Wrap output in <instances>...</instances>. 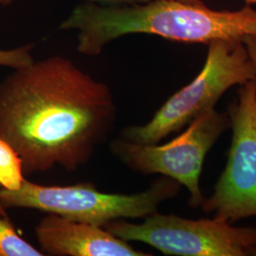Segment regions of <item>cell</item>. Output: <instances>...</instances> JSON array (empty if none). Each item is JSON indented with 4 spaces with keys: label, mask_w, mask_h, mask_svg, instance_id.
Segmentation results:
<instances>
[{
    "label": "cell",
    "mask_w": 256,
    "mask_h": 256,
    "mask_svg": "<svg viewBox=\"0 0 256 256\" xmlns=\"http://www.w3.org/2000/svg\"><path fill=\"white\" fill-rule=\"evenodd\" d=\"M227 113L232 128L227 164L202 208L212 218L234 224L256 216V79L240 86Z\"/></svg>",
    "instance_id": "obj_7"
},
{
    "label": "cell",
    "mask_w": 256,
    "mask_h": 256,
    "mask_svg": "<svg viewBox=\"0 0 256 256\" xmlns=\"http://www.w3.org/2000/svg\"><path fill=\"white\" fill-rule=\"evenodd\" d=\"M229 128L228 113L214 108L194 118L165 144H142L120 137L110 144V151L134 172L173 178L190 192L189 205L198 208L205 200L200 186L205 158Z\"/></svg>",
    "instance_id": "obj_5"
},
{
    "label": "cell",
    "mask_w": 256,
    "mask_h": 256,
    "mask_svg": "<svg viewBox=\"0 0 256 256\" xmlns=\"http://www.w3.org/2000/svg\"><path fill=\"white\" fill-rule=\"evenodd\" d=\"M254 256H256V252H254Z\"/></svg>",
    "instance_id": "obj_16"
},
{
    "label": "cell",
    "mask_w": 256,
    "mask_h": 256,
    "mask_svg": "<svg viewBox=\"0 0 256 256\" xmlns=\"http://www.w3.org/2000/svg\"><path fill=\"white\" fill-rule=\"evenodd\" d=\"M104 228L126 241H138L166 256H254L256 227H236L212 218L192 220L155 212L140 224L124 220L110 221Z\"/></svg>",
    "instance_id": "obj_6"
},
{
    "label": "cell",
    "mask_w": 256,
    "mask_h": 256,
    "mask_svg": "<svg viewBox=\"0 0 256 256\" xmlns=\"http://www.w3.org/2000/svg\"><path fill=\"white\" fill-rule=\"evenodd\" d=\"M34 46L25 45L12 50H0V66L16 70L32 63Z\"/></svg>",
    "instance_id": "obj_11"
},
{
    "label": "cell",
    "mask_w": 256,
    "mask_h": 256,
    "mask_svg": "<svg viewBox=\"0 0 256 256\" xmlns=\"http://www.w3.org/2000/svg\"><path fill=\"white\" fill-rule=\"evenodd\" d=\"M4 2L6 0H0ZM90 2H95L99 4H138V3H146L151 0H86ZM188 2H200L202 0H184Z\"/></svg>",
    "instance_id": "obj_12"
},
{
    "label": "cell",
    "mask_w": 256,
    "mask_h": 256,
    "mask_svg": "<svg viewBox=\"0 0 256 256\" xmlns=\"http://www.w3.org/2000/svg\"><path fill=\"white\" fill-rule=\"evenodd\" d=\"M116 117L110 86L63 56L34 61L0 82V138L18 154L24 174L86 164Z\"/></svg>",
    "instance_id": "obj_1"
},
{
    "label": "cell",
    "mask_w": 256,
    "mask_h": 256,
    "mask_svg": "<svg viewBox=\"0 0 256 256\" xmlns=\"http://www.w3.org/2000/svg\"><path fill=\"white\" fill-rule=\"evenodd\" d=\"M180 187L173 178L162 176L144 192L120 194L101 192L90 182L43 186L25 178L18 190L0 187V202L6 210L34 209L104 227L113 220L146 218L162 202L176 198Z\"/></svg>",
    "instance_id": "obj_3"
},
{
    "label": "cell",
    "mask_w": 256,
    "mask_h": 256,
    "mask_svg": "<svg viewBox=\"0 0 256 256\" xmlns=\"http://www.w3.org/2000/svg\"><path fill=\"white\" fill-rule=\"evenodd\" d=\"M200 72L176 92L146 124L122 130V138L137 144H156L214 110L224 93L256 79V70L243 39L216 40L208 44Z\"/></svg>",
    "instance_id": "obj_4"
},
{
    "label": "cell",
    "mask_w": 256,
    "mask_h": 256,
    "mask_svg": "<svg viewBox=\"0 0 256 256\" xmlns=\"http://www.w3.org/2000/svg\"><path fill=\"white\" fill-rule=\"evenodd\" d=\"M34 232L44 256H148L131 247L128 241L90 223L68 220L48 212Z\"/></svg>",
    "instance_id": "obj_8"
},
{
    "label": "cell",
    "mask_w": 256,
    "mask_h": 256,
    "mask_svg": "<svg viewBox=\"0 0 256 256\" xmlns=\"http://www.w3.org/2000/svg\"><path fill=\"white\" fill-rule=\"evenodd\" d=\"M247 5H256V0H244Z\"/></svg>",
    "instance_id": "obj_15"
},
{
    "label": "cell",
    "mask_w": 256,
    "mask_h": 256,
    "mask_svg": "<svg viewBox=\"0 0 256 256\" xmlns=\"http://www.w3.org/2000/svg\"><path fill=\"white\" fill-rule=\"evenodd\" d=\"M41 250L24 240L8 216L0 214V256H43Z\"/></svg>",
    "instance_id": "obj_9"
},
{
    "label": "cell",
    "mask_w": 256,
    "mask_h": 256,
    "mask_svg": "<svg viewBox=\"0 0 256 256\" xmlns=\"http://www.w3.org/2000/svg\"><path fill=\"white\" fill-rule=\"evenodd\" d=\"M243 40L247 48L248 52L252 60V63L254 64L256 70V37L248 36L244 38Z\"/></svg>",
    "instance_id": "obj_13"
},
{
    "label": "cell",
    "mask_w": 256,
    "mask_h": 256,
    "mask_svg": "<svg viewBox=\"0 0 256 256\" xmlns=\"http://www.w3.org/2000/svg\"><path fill=\"white\" fill-rule=\"evenodd\" d=\"M0 214H2V216H7V210L2 206L1 202H0Z\"/></svg>",
    "instance_id": "obj_14"
},
{
    "label": "cell",
    "mask_w": 256,
    "mask_h": 256,
    "mask_svg": "<svg viewBox=\"0 0 256 256\" xmlns=\"http://www.w3.org/2000/svg\"><path fill=\"white\" fill-rule=\"evenodd\" d=\"M63 30H78L77 50L94 56L111 41L130 34L210 44L216 40L256 37V10H216L204 2L151 0L138 4H99L86 1L64 20Z\"/></svg>",
    "instance_id": "obj_2"
},
{
    "label": "cell",
    "mask_w": 256,
    "mask_h": 256,
    "mask_svg": "<svg viewBox=\"0 0 256 256\" xmlns=\"http://www.w3.org/2000/svg\"><path fill=\"white\" fill-rule=\"evenodd\" d=\"M24 180L20 156L8 142L0 138V187L18 190Z\"/></svg>",
    "instance_id": "obj_10"
}]
</instances>
